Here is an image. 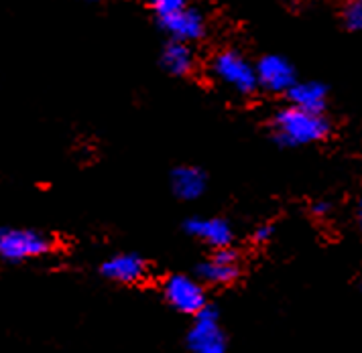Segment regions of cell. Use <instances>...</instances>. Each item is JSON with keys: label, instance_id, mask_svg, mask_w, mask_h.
Masks as SVG:
<instances>
[{"label": "cell", "instance_id": "cell-1", "mask_svg": "<svg viewBox=\"0 0 362 353\" xmlns=\"http://www.w3.org/2000/svg\"><path fill=\"white\" fill-rule=\"evenodd\" d=\"M271 128L277 145L285 148H297L328 138L332 126L324 112H308L303 108L289 104L273 116Z\"/></svg>", "mask_w": 362, "mask_h": 353}, {"label": "cell", "instance_id": "cell-2", "mask_svg": "<svg viewBox=\"0 0 362 353\" xmlns=\"http://www.w3.org/2000/svg\"><path fill=\"white\" fill-rule=\"evenodd\" d=\"M212 73L216 80L228 85L230 90L247 96L252 94L259 88V78H257V65L250 64L240 51L226 49L220 51L212 61Z\"/></svg>", "mask_w": 362, "mask_h": 353}, {"label": "cell", "instance_id": "cell-3", "mask_svg": "<svg viewBox=\"0 0 362 353\" xmlns=\"http://www.w3.org/2000/svg\"><path fill=\"white\" fill-rule=\"evenodd\" d=\"M185 345L189 353H226L228 337L220 325V313L212 305H206L198 315L185 335Z\"/></svg>", "mask_w": 362, "mask_h": 353}, {"label": "cell", "instance_id": "cell-4", "mask_svg": "<svg viewBox=\"0 0 362 353\" xmlns=\"http://www.w3.org/2000/svg\"><path fill=\"white\" fill-rule=\"evenodd\" d=\"M51 250V241L37 229L4 227L0 232V258L6 262H25Z\"/></svg>", "mask_w": 362, "mask_h": 353}, {"label": "cell", "instance_id": "cell-5", "mask_svg": "<svg viewBox=\"0 0 362 353\" xmlns=\"http://www.w3.org/2000/svg\"><path fill=\"white\" fill-rule=\"evenodd\" d=\"M163 297L167 305L173 306L181 315L196 317L208 305L206 290L198 276L189 274H171L163 282Z\"/></svg>", "mask_w": 362, "mask_h": 353}, {"label": "cell", "instance_id": "cell-6", "mask_svg": "<svg viewBox=\"0 0 362 353\" xmlns=\"http://www.w3.org/2000/svg\"><path fill=\"white\" fill-rule=\"evenodd\" d=\"M259 88L271 94H287L297 83L296 69L281 55H264L257 64Z\"/></svg>", "mask_w": 362, "mask_h": 353}, {"label": "cell", "instance_id": "cell-7", "mask_svg": "<svg viewBox=\"0 0 362 353\" xmlns=\"http://www.w3.org/2000/svg\"><path fill=\"white\" fill-rule=\"evenodd\" d=\"M238 274H240V258L230 246L216 250L212 256L204 260L198 266L199 280H204L206 285H214V287L232 285L238 278Z\"/></svg>", "mask_w": 362, "mask_h": 353}, {"label": "cell", "instance_id": "cell-8", "mask_svg": "<svg viewBox=\"0 0 362 353\" xmlns=\"http://www.w3.org/2000/svg\"><path fill=\"white\" fill-rule=\"evenodd\" d=\"M157 25L173 41H183V43H194L206 32V18L194 6H185L173 15L157 18Z\"/></svg>", "mask_w": 362, "mask_h": 353}, {"label": "cell", "instance_id": "cell-9", "mask_svg": "<svg viewBox=\"0 0 362 353\" xmlns=\"http://www.w3.org/2000/svg\"><path fill=\"white\" fill-rule=\"evenodd\" d=\"M100 273L118 285H136L147 276V262L134 252H120L104 260Z\"/></svg>", "mask_w": 362, "mask_h": 353}, {"label": "cell", "instance_id": "cell-10", "mask_svg": "<svg viewBox=\"0 0 362 353\" xmlns=\"http://www.w3.org/2000/svg\"><path fill=\"white\" fill-rule=\"evenodd\" d=\"M185 232L216 250L228 248L234 240L232 225L222 217H192L185 222Z\"/></svg>", "mask_w": 362, "mask_h": 353}, {"label": "cell", "instance_id": "cell-11", "mask_svg": "<svg viewBox=\"0 0 362 353\" xmlns=\"http://www.w3.org/2000/svg\"><path fill=\"white\" fill-rule=\"evenodd\" d=\"M208 187V179L198 167H177L171 173V191L183 201H196Z\"/></svg>", "mask_w": 362, "mask_h": 353}, {"label": "cell", "instance_id": "cell-12", "mask_svg": "<svg viewBox=\"0 0 362 353\" xmlns=\"http://www.w3.org/2000/svg\"><path fill=\"white\" fill-rule=\"evenodd\" d=\"M289 104L303 108L308 112H324L328 106V90L320 81H297L287 92Z\"/></svg>", "mask_w": 362, "mask_h": 353}, {"label": "cell", "instance_id": "cell-13", "mask_svg": "<svg viewBox=\"0 0 362 353\" xmlns=\"http://www.w3.org/2000/svg\"><path fill=\"white\" fill-rule=\"evenodd\" d=\"M161 65H163V69L167 73H171L175 78L189 76L194 71V65H196V57H194V51L189 47V43L171 39L163 47Z\"/></svg>", "mask_w": 362, "mask_h": 353}, {"label": "cell", "instance_id": "cell-14", "mask_svg": "<svg viewBox=\"0 0 362 353\" xmlns=\"http://www.w3.org/2000/svg\"><path fill=\"white\" fill-rule=\"evenodd\" d=\"M342 20L348 31L362 32V0H346Z\"/></svg>", "mask_w": 362, "mask_h": 353}, {"label": "cell", "instance_id": "cell-15", "mask_svg": "<svg viewBox=\"0 0 362 353\" xmlns=\"http://www.w3.org/2000/svg\"><path fill=\"white\" fill-rule=\"evenodd\" d=\"M147 2H148V8L153 11V15L157 16V18H163V16L173 15V13L181 11V8L189 6V4H187V0H147Z\"/></svg>", "mask_w": 362, "mask_h": 353}, {"label": "cell", "instance_id": "cell-16", "mask_svg": "<svg viewBox=\"0 0 362 353\" xmlns=\"http://www.w3.org/2000/svg\"><path fill=\"white\" fill-rule=\"evenodd\" d=\"M273 234H275V227L271 224H261L257 229H255V234H252V240L257 241V244H267V241H271L273 238Z\"/></svg>", "mask_w": 362, "mask_h": 353}, {"label": "cell", "instance_id": "cell-17", "mask_svg": "<svg viewBox=\"0 0 362 353\" xmlns=\"http://www.w3.org/2000/svg\"><path fill=\"white\" fill-rule=\"evenodd\" d=\"M329 209H332V205L329 203H326V201H317V203H313V215H317V217H324V215H328Z\"/></svg>", "mask_w": 362, "mask_h": 353}, {"label": "cell", "instance_id": "cell-18", "mask_svg": "<svg viewBox=\"0 0 362 353\" xmlns=\"http://www.w3.org/2000/svg\"><path fill=\"white\" fill-rule=\"evenodd\" d=\"M358 224H361L362 227V201H361V205H358Z\"/></svg>", "mask_w": 362, "mask_h": 353}, {"label": "cell", "instance_id": "cell-19", "mask_svg": "<svg viewBox=\"0 0 362 353\" xmlns=\"http://www.w3.org/2000/svg\"><path fill=\"white\" fill-rule=\"evenodd\" d=\"M80 2H86V4H98L102 0H80Z\"/></svg>", "mask_w": 362, "mask_h": 353}]
</instances>
